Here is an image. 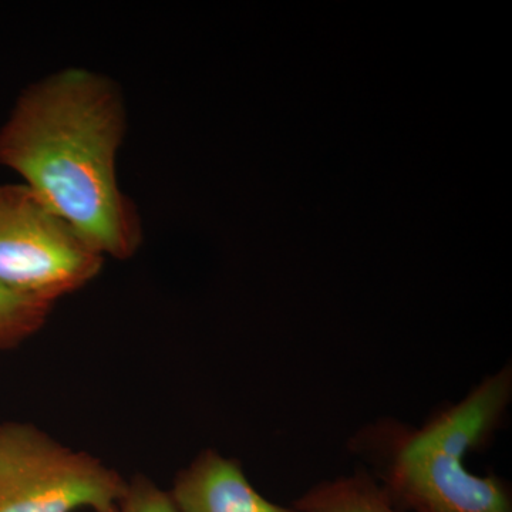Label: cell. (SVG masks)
<instances>
[{
    "label": "cell",
    "mask_w": 512,
    "mask_h": 512,
    "mask_svg": "<svg viewBox=\"0 0 512 512\" xmlns=\"http://www.w3.org/2000/svg\"><path fill=\"white\" fill-rule=\"evenodd\" d=\"M126 131L119 84L86 67H67L19 94L0 127V165L104 258L128 261L143 245L144 229L117 177Z\"/></svg>",
    "instance_id": "6da1fadb"
},
{
    "label": "cell",
    "mask_w": 512,
    "mask_h": 512,
    "mask_svg": "<svg viewBox=\"0 0 512 512\" xmlns=\"http://www.w3.org/2000/svg\"><path fill=\"white\" fill-rule=\"evenodd\" d=\"M512 399L505 366L485 377L461 402L431 416L419 429L380 420L352 444L376 467L379 484L402 512H512L510 485L466 467L470 451L483 450L503 426Z\"/></svg>",
    "instance_id": "7a4b0ae2"
},
{
    "label": "cell",
    "mask_w": 512,
    "mask_h": 512,
    "mask_svg": "<svg viewBox=\"0 0 512 512\" xmlns=\"http://www.w3.org/2000/svg\"><path fill=\"white\" fill-rule=\"evenodd\" d=\"M128 480L101 458L25 421H0V512L119 507Z\"/></svg>",
    "instance_id": "3957f363"
},
{
    "label": "cell",
    "mask_w": 512,
    "mask_h": 512,
    "mask_svg": "<svg viewBox=\"0 0 512 512\" xmlns=\"http://www.w3.org/2000/svg\"><path fill=\"white\" fill-rule=\"evenodd\" d=\"M104 259L28 185L0 184V286L56 305L92 284Z\"/></svg>",
    "instance_id": "277c9868"
},
{
    "label": "cell",
    "mask_w": 512,
    "mask_h": 512,
    "mask_svg": "<svg viewBox=\"0 0 512 512\" xmlns=\"http://www.w3.org/2000/svg\"><path fill=\"white\" fill-rule=\"evenodd\" d=\"M168 493L178 512H296L265 498L237 460L215 450L201 451Z\"/></svg>",
    "instance_id": "5b68a950"
},
{
    "label": "cell",
    "mask_w": 512,
    "mask_h": 512,
    "mask_svg": "<svg viewBox=\"0 0 512 512\" xmlns=\"http://www.w3.org/2000/svg\"><path fill=\"white\" fill-rule=\"evenodd\" d=\"M293 508L296 512H402L365 470L313 485Z\"/></svg>",
    "instance_id": "8992f818"
},
{
    "label": "cell",
    "mask_w": 512,
    "mask_h": 512,
    "mask_svg": "<svg viewBox=\"0 0 512 512\" xmlns=\"http://www.w3.org/2000/svg\"><path fill=\"white\" fill-rule=\"evenodd\" d=\"M53 303L20 295L0 286V352L25 345L45 328Z\"/></svg>",
    "instance_id": "52a82bcc"
},
{
    "label": "cell",
    "mask_w": 512,
    "mask_h": 512,
    "mask_svg": "<svg viewBox=\"0 0 512 512\" xmlns=\"http://www.w3.org/2000/svg\"><path fill=\"white\" fill-rule=\"evenodd\" d=\"M119 512H178L168 491L158 487L151 478L137 474L128 480L121 498Z\"/></svg>",
    "instance_id": "ba28073f"
},
{
    "label": "cell",
    "mask_w": 512,
    "mask_h": 512,
    "mask_svg": "<svg viewBox=\"0 0 512 512\" xmlns=\"http://www.w3.org/2000/svg\"><path fill=\"white\" fill-rule=\"evenodd\" d=\"M103 512H119V507H116V508H110V510L103 511Z\"/></svg>",
    "instance_id": "9c48e42d"
}]
</instances>
